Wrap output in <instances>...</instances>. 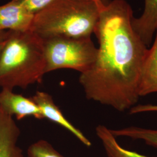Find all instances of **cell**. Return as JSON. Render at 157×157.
I'll return each instance as SVG.
<instances>
[{
	"label": "cell",
	"mask_w": 157,
	"mask_h": 157,
	"mask_svg": "<svg viewBox=\"0 0 157 157\" xmlns=\"http://www.w3.org/2000/svg\"><path fill=\"white\" fill-rule=\"evenodd\" d=\"M133 11L125 0L102 6L94 33L99 47L95 61L79 77L87 99L129 110L139 98L141 72L147 47L132 26Z\"/></svg>",
	"instance_id": "cell-1"
},
{
	"label": "cell",
	"mask_w": 157,
	"mask_h": 157,
	"mask_svg": "<svg viewBox=\"0 0 157 157\" xmlns=\"http://www.w3.org/2000/svg\"><path fill=\"white\" fill-rule=\"evenodd\" d=\"M45 68L43 39L31 30L10 31L0 56V87L26 89L40 83Z\"/></svg>",
	"instance_id": "cell-2"
},
{
	"label": "cell",
	"mask_w": 157,
	"mask_h": 157,
	"mask_svg": "<svg viewBox=\"0 0 157 157\" xmlns=\"http://www.w3.org/2000/svg\"><path fill=\"white\" fill-rule=\"evenodd\" d=\"M104 4L95 0H54L34 15L31 31L43 39L91 37Z\"/></svg>",
	"instance_id": "cell-3"
},
{
	"label": "cell",
	"mask_w": 157,
	"mask_h": 157,
	"mask_svg": "<svg viewBox=\"0 0 157 157\" xmlns=\"http://www.w3.org/2000/svg\"><path fill=\"white\" fill-rule=\"evenodd\" d=\"M46 73L61 69H71L80 74L87 71L97 54L91 37H53L43 39Z\"/></svg>",
	"instance_id": "cell-4"
},
{
	"label": "cell",
	"mask_w": 157,
	"mask_h": 157,
	"mask_svg": "<svg viewBox=\"0 0 157 157\" xmlns=\"http://www.w3.org/2000/svg\"><path fill=\"white\" fill-rule=\"evenodd\" d=\"M30 98L41 109L43 118H46L67 130L84 146L88 147L91 146V141L85 135L64 117L50 94L46 92L37 91Z\"/></svg>",
	"instance_id": "cell-5"
},
{
	"label": "cell",
	"mask_w": 157,
	"mask_h": 157,
	"mask_svg": "<svg viewBox=\"0 0 157 157\" xmlns=\"http://www.w3.org/2000/svg\"><path fill=\"white\" fill-rule=\"evenodd\" d=\"M0 108L9 116H15L17 120L28 117L42 119V112L31 98L16 94L13 90L2 89L0 91Z\"/></svg>",
	"instance_id": "cell-6"
},
{
	"label": "cell",
	"mask_w": 157,
	"mask_h": 157,
	"mask_svg": "<svg viewBox=\"0 0 157 157\" xmlns=\"http://www.w3.org/2000/svg\"><path fill=\"white\" fill-rule=\"evenodd\" d=\"M34 15L15 0L0 6V31L31 30Z\"/></svg>",
	"instance_id": "cell-7"
},
{
	"label": "cell",
	"mask_w": 157,
	"mask_h": 157,
	"mask_svg": "<svg viewBox=\"0 0 157 157\" xmlns=\"http://www.w3.org/2000/svg\"><path fill=\"white\" fill-rule=\"evenodd\" d=\"M21 130L13 118L0 108V157H23L17 146Z\"/></svg>",
	"instance_id": "cell-8"
},
{
	"label": "cell",
	"mask_w": 157,
	"mask_h": 157,
	"mask_svg": "<svg viewBox=\"0 0 157 157\" xmlns=\"http://www.w3.org/2000/svg\"><path fill=\"white\" fill-rule=\"evenodd\" d=\"M135 32L147 47L151 44L157 28V0H144V9L141 16L133 17Z\"/></svg>",
	"instance_id": "cell-9"
},
{
	"label": "cell",
	"mask_w": 157,
	"mask_h": 157,
	"mask_svg": "<svg viewBox=\"0 0 157 157\" xmlns=\"http://www.w3.org/2000/svg\"><path fill=\"white\" fill-rule=\"evenodd\" d=\"M157 93V28L151 47L148 49L141 72L139 95Z\"/></svg>",
	"instance_id": "cell-10"
},
{
	"label": "cell",
	"mask_w": 157,
	"mask_h": 157,
	"mask_svg": "<svg viewBox=\"0 0 157 157\" xmlns=\"http://www.w3.org/2000/svg\"><path fill=\"white\" fill-rule=\"evenodd\" d=\"M95 132L102 142L107 157H154L146 156L124 148L117 142L116 137L111 133L109 129L104 125L97 126Z\"/></svg>",
	"instance_id": "cell-11"
},
{
	"label": "cell",
	"mask_w": 157,
	"mask_h": 157,
	"mask_svg": "<svg viewBox=\"0 0 157 157\" xmlns=\"http://www.w3.org/2000/svg\"><path fill=\"white\" fill-rule=\"evenodd\" d=\"M115 137H125L135 140L144 141L147 145L157 148V130L129 126L120 129H110Z\"/></svg>",
	"instance_id": "cell-12"
},
{
	"label": "cell",
	"mask_w": 157,
	"mask_h": 157,
	"mask_svg": "<svg viewBox=\"0 0 157 157\" xmlns=\"http://www.w3.org/2000/svg\"><path fill=\"white\" fill-rule=\"evenodd\" d=\"M28 157H64L49 142L40 140L29 147Z\"/></svg>",
	"instance_id": "cell-13"
},
{
	"label": "cell",
	"mask_w": 157,
	"mask_h": 157,
	"mask_svg": "<svg viewBox=\"0 0 157 157\" xmlns=\"http://www.w3.org/2000/svg\"><path fill=\"white\" fill-rule=\"evenodd\" d=\"M34 15L41 11L54 0H15Z\"/></svg>",
	"instance_id": "cell-14"
},
{
	"label": "cell",
	"mask_w": 157,
	"mask_h": 157,
	"mask_svg": "<svg viewBox=\"0 0 157 157\" xmlns=\"http://www.w3.org/2000/svg\"><path fill=\"white\" fill-rule=\"evenodd\" d=\"M129 111V113L134 115L143 112H157V105L152 104H140L136 105L131 108Z\"/></svg>",
	"instance_id": "cell-15"
},
{
	"label": "cell",
	"mask_w": 157,
	"mask_h": 157,
	"mask_svg": "<svg viewBox=\"0 0 157 157\" xmlns=\"http://www.w3.org/2000/svg\"><path fill=\"white\" fill-rule=\"evenodd\" d=\"M9 30L0 31V43L5 41L7 39L9 35Z\"/></svg>",
	"instance_id": "cell-16"
},
{
	"label": "cell",
	"mask_w": 157,
	"mask_h": 157,
	"mask_svg": "<svg viewBox=\"0 0 157 157\" xmlns=\"http://www.w3.org/2000/svg\"><path fill=\"white\" fill-rule=\"evenodd\" d=\"M6 40L5 41L1 42V43H0V56H1V52H2V49H3V48H4V45H5V44H6Z\"/></svg>",
	"instance_id": "cell-17"
},
{
	"label": "cell",
	"mask_w": 157,
	"mask_h": 157,
	"mask_svg": "<svg viewBox=\"0 0 157 157\" xmlns=\"http://www.w3.org/2000/svg\"><path fill=\"white\" fill-rule=\"evenodd\" d=\"M95 1H100V2H104V3H105V2H104V0H95Z\"/></svg>",
	"instance_id": "cell-18"
}]
</instances>
